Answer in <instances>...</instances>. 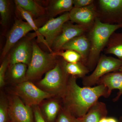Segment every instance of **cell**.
I'll return each instance as SVG.
<instances>
[{
  "label": "cell",
  "instance_id": "2e32d148",
  "mask_svg": "<svg viewBox=\"0 0 122 122\" xmlns=\"http://www.w3.org/2000/svg\"><path fill=\"white\" fill-rule=\"evenodd\" d=\"M52 98L44 100L39 106L47 122H56L62 106V102L59 99Z\"/></svg>",
  "mask_w": 122,
  "mask_h": 122
},
{
  "label": "cell",
  "instance_id": "1f68e13d",
  "mask_svg": "<svg viewBox=\"0 0 122 122\" xmlns=\"http://www.w3.org/2000/svg\"><path fill=\"white\" fill-rule=\"evenodd\" d=\"M119 122H122V115L119 119Z\"/></svg>",
  "mask_w": 122,
  "mask_h": 122
},
{
  "label": "cell",
  "instance_id": "d6a6232c",
  "mask_svg": "<svg viewBox=\"0 0 122 122\" xmlns=\"http://www.w3.org/2000/svg\"><path fill=\"white\" fill-rule=\"evenodd\" d=\"M119 71L122 72V66H121V68H120V69H119Z\"/></svg>",
  "mask_w": 122,
  "mask_h": 122
},
{
  "label": "cell",
  "instance_id": "5b68a950",
  "mask_svg": "<svg viewBox=\"0 0 122 122\" xmlns=\"http://www.w3.org/2000/svg\"><path fill=\"white\" fill-rule=\"evenodd\" d=\"M10 92L18 96L25 105L32 107L39 106L45 99L54 98L29 81L16 84Z\"/></svg>",
  "mask_w": 122,
  "mask_h": 122
},
{
  "label": "cell",
  "instance_id": "44dd1931",
  "mask_svg": "<svg viewBox=\"0 0 122 122\" xmlns=\"http://www.w3.org/2000/svg\"><path fill=\"white\" fill-rule=\"evenodd\" d=\"M73 7V0H54L51 5L50 13L51 16H55L62 13L69 12Z\"/></svg>",
  "mask_w": 122,
  "mask_h": 122
},
{
  "label": "cell",
  "instance_id": "30bf717a",
  "mask_svg": "<svg viewBox=\"0 0 122 122\" xmlns=\"http://www.w3.org/2000/svg\"><path fill=\"white\" fill-rule=\"evenodd\" d=\"M28 22L21 19H16L7 36L6 41L1 55L3 59L16 44L27 33L33 30Z\"/></svg>",
  "mask_w": 122,
  "mask_h": 122
},
{
  "label": "cell",
  "instance_id": "9c48e42d",
  "mask_svg": "<svg viewBox=\"0 0 122 122\" xmlns=\"http://www.w3.org/2000/svg\"><path fill=\"white\" fill-rule=\"evenodd\" d=\"M70 20L69 12L65 13L58 17L52 18L41 28H38L40 36L45 39V45L50 53H53L52 46L55 40L61 34L63 25Z\"/></svg>",
  "mask_w": 122,
  "mask_h": 122
},
{
  "label": "cell",
  "instance_id": "d6986e66",
  "mask_svg": "<svg viewBox=\"0 0 122 122\" xmlns=\"http://www.w3.org/2000/svg\"><path fill=\"white\" fill-rule=\"evenodd\" d=\"M28 66L22 63H17L8 67L9 77L14 84L26 81V74Z\"/></svg>",
  "mask_w": 122,
  "mask_h": 122
},
{
  "label": "cell",
  "instance_id": "484cf974",
  "mask_svg": "<svg viewBox=\"0 0 122 122\" xmlns=\"http://www.w3.org/2000/svg\"><path fill=\"white\" fill-rule=\"evenodd\" d=\"M10 3L7 0H0V23L3 26L7 25L10 15Z\"/></svg>",
  "mask_w": 122,
  "mask_h": 122
},
{
  "label": "cell",
  "instance_id": "ffe728a7",
  "mask_svg": "<svg viewBox=\"0 0 122 122\" xmlns=\"http://www.w3.org/2000/svg\"><path fill=\"white\" fill-rule=\"evenodd\" d=\"M16 6H19L28 12L33 17L39 16L45 14V8L33 0H15Z\"/></svg>",
  "mask_w": 122,
  "mask_h": 122
},
{
  "label": "cell",
  "instance_id": "cb8c5ba5",
  "mask_svg": "<svg viewBox=\"0 0 122 122\" xmlns=\"http://www.w3.org/2000/svg\"><path fill=\"white\" fill-rule=\"evenodd\" d=\"M57 56H59L68 63H76L81 62V55L74 51L67 50L65 51L55 52Z\"/></svg>",
  "mask_w": 122,
  "mask_h": 122
},
{
  "label": "cell",
  "instance_id": "9a60e30c",
  "mask_svg": "<svg viewBox=\"0 0 122 122\" xmlns=\"http://www.w3.org/2000/svg\"><path fill=\"white\" fill-rule=\"evenodd\" d=\"M103 85L108 89L110 95L112 90H119L117 95L113 99L114 102H117L122 95V72L118 71L111 72L101 78L97 85Z\"/></svg>",
  "mask_w": 122,
  "mask_h": 122
},
{
  "label": "cell",
  "instance_id": "4dcf8cb0",
  "mask_svg": "<svg viewBox=\"0 0 122 122\" xmlns=\"http://www.w3.org/2000/svg\"><path fill=\"white\" fill-rule=\"evenodd\" d=\"M107 122H119V120L114 117H107Z\"/></svg>",
  "mask_w": 122,
  "mask_h": 122
},
{
  "label": "cell",
  "instance_id": "603a6c76",
  "mask_svg": "<svg viewBox=\"0 0 122 122\" xmlns=\"http://www.w3.org/2000/svg\"><path fill=\"white\" fill-rule=\"evenodd\" d=\"M16 6L18 11H19L22 17L26 21V22L28 23L31 28H32L33 30L35 31L36 35L37 36L38 41V42H42L45 45V39L42 38L40 36L38 32V28L36 25L33 19V17L32 15L28 12L24 10L20 7L18 6Z\"/></svg>",
  "mask_w": 122,
  "mask_h": 122
},
{
  "label": "cell",
  "instance_id": "4316f807",
  "mask_svg": "<svg viewBox=\"0 0 122 122\" xmlns=\"http://www.w3.org/2000/svg\"><path fill=\"white\" fill-rule=\"evenodd\" d=\"M55 122H79L78 118L73 116L62 106Z\"/></svg>",
  "mask_w": 122,
  "mask_h": 122
},
{
  "label": "cell",
  "instance_id": "7a4b0ae2",
  "mask_svg": "<svg viewBox=\"0 0 122 122\" xmlns=\"http://www.w3.org/2000/svg\"><path fill=\"white\" fill-rule=\"evenodd\" d=\"M121 25H110L103 23L97 18L87 34L90 49L86 66L90 71H93L104 50L110 37L116 30L122 28Z\"/></svg>",
  "mask_w": 122,
  "mask_h": 122
},
{
  "label": "cell",
  "instance_id": "7402d4cb",
  "mask_svg": "<svg viewBox=\"0 0 122 122\" xmlns=\"http://www.w3.org/2000/svg\"><path fill=\"white\" fill-rule=\"evenodd\" d=\"M65 68L68 74L77 78H84L90 71L86 66L81 62L76 63H68L66 62Z\"/></svg>",
  "mask_w": 122,
  "mask_h": 122
},
{
  "label": "cell",
  "instance_id": "3957f363",
  "mask_svg": "<svg viewBox=\"0 0 122 122\" xmlns=\"http://www.w3.org/2000/svg\"><path fill=\"white\" fill-rule=\"evenodd\" d=\"M66 63L62 58L58 59L54 68L46 73L36 86L54 98L62 99L65 94L70 76L66 71Z\"/></svg>",
  "mask_w": 122,
  "mask_h": 122
},
{
  "label": "cell",
  "instance_id": "f1b7e54d",
  "mask_svg": "<svg viewBox=\"0 0 122 122\" xmlns=\"http://www.w3.org/2000/svg\"><path fill=\"white\" fill-rule=\"evenodd\" d=\"M35 122H47L42 113L39 106L32 107Z\"/></svg>",
  "mask_w": 122,
  "mask_h": 122
},
{
  "label": "cell",
  "instance_id": "52a82bcc",
  "mask_svg": "<svg viewBox=\"0 0 122 122\" xmlns=\"http://www.w3.org/2000/svg\"><path fill=\"white\" fill-rule=\"evenodd\" d=\"M97 18L110 25L122 24V0H95Z\"/></svg>",
  "mask_w": 122,
  "mask_h": 122
},
{
  "label": "cell",
  "instance_id": "d4e9b609",
  "mask_svg": "<svg viewBox=\"0 0 122 122\" xmlns=\"http://www.w3.org/2000/svg\"><path fill=\"white\" fill-rule=\"evenodd\" d=\"M9 102L7 96L1 94L0 122H11L9 113Z\"/></svg>",
  "mask_w": 122,
  "mask_h": 122
},
{
  "label": "cell",
  "instance_id": "8992f818",
  "mask_svg": "<svg viewBox=\"0 0 122 122\" xmlns=\"http://www.w3.org/2000/svg\"><path fill=\"white\" fill-rule=\"evenodd\" d=\"M122 66V61L120 59L102 54L93 72L82 79V84L84 86L97 85L101 78L109 73L119 71Z\"/></svg>",
  "mask_w": 122,
  "mask_h": 122
},
{
  "label": "cell",
  "instance_id": "83f0119b",
  "mask_svg": "<svg viewBox=\"0 0 122 122\" xmlns=\"http://www.w3.org/2000/svg\"><path fill=\"white\" fill-rule=\"evenodd\" d=\"M9 67L8 57L4 59L0 67V87L4 86L5 84V74L7 68Z\"/></svg>",
  "mask_w": 122,
  "mask_h": 122
},
{
  "label": "cell",
  "instance_id": "277c9868",
  "mask_svg": "<svg viewBox=\"0 0 122 122\" xmlns=\"http://www.w3.org/2000/svg\"><path fill=\"white\" fill-rule=\"evenodd\" d=\"M32 45V56L26 74V81L32 82L39 79L45 73L54 68L58 59L54 52H45L36 43L33 42Z\"/></svg>",
  "mask_w": 122,
  "mask_h": 122
},
{
  "label": "cell",
  "instance_id": "ac0fdd59",
  "mask_svg": "<svg viewBox=\"0 0 122 122\" xmlns=\"http://www.w3.org/2000/svg\"><path fill=\"white\" fill-rule=\"evenodd\" d=\"M103 51L105 54L114 55L122 61V32L113 33Z\"/></svg>",
  "mask_w": 122,
  "mask_h": 122
},
{
  "label": "cell",
  "instance_id": "836d02e7",
  "mask_svg": "<svg viewBox=\"0 0 122 122\" xmlns=\"http://www.w3.org/2000/svg\"><path fill=\"white\" fill-rule=\"evenodd\" d=\"M122 28H121V29H122Z\"/></svg>",
  "mask_w": 122,
  "mask_h": 122
},
{
  "label": "cell",
  "instance_id": "4fadbf2b",
  "mask_svg": "<svg viewBox=\"0 0 122 122\" xmlns=\"http://www.w3.org/2000/svg\"><path fill=\"white\" fill-rule=\"evenodd\" d=\"M30 40L25 38L14 48L8 57L9 67L17 63H24L28 66L29 65L33 53L32 43Z\"/></svg>",
  "mask_w": 122,
  "mask_h": 122
},
{
  "label": "cell",
  "instance_id": "7c38bea8",
  "mask_svg": "<svg viewBox=\"0 0 122 122\" xmlns=\"http://www.w3.org/2000/svg\"><path fill=\"white\" fill-rule=\"evenodd\" d=\"M89 29L77 24H74L70 21L63 25L61 34L54 41L52 49L56 52L60 51L66 44L75 38L86 33Z\"/></svg>",
  "mask_w": 122,
  "mask_h": 122
},
{
  "label": "cell",
  "instance_id": "5bb4252c",
  "mask_svg": "<svg viewBox=\"0 0 122 122\" xmlns=\"http://www.w3.org/2000/svg\"><path fill=\"white\" fill-rule=\"evenodd\" d=\"M87 33L68 42L62 47L60 51L70 50L76 51L81 55L82 58V62L86 65L90 49V43Z\"/></svg>",
  "mask_w": 122,
  "mask_h": 122
},
{
  "label": "cell",
  "instance_id": "e0dca14e",
  "mask_svg": "<svg viewBox=\"0 0 122 122\" xmlns=\"http://www.w3.org/2000/svg\"><path fill=\"white\" fill-rule=\"evenodd\" d=\"M108 113L105 103L98 101L92 107L87 113L78 118L79 122H99L101 118L106 117Z\"/></svg>",
  "mask_w": 122,
  "mask_h": 122
},
{
  "label": "cell",
  "instance_id": "6da1fadb",
  "mask_svg": "<svg viewBox=\"0 0 122 122\" xmlns=\"http://www.w3.org/2000/svg\"><path fill=\"white\" fill-rule=\"evenodd\" d=\"M77 79L70 75L67 89L61 100L62 106L79 118L87 113L100 97L108 98L110 95L104 85L81 87L77 84Z\"/></svg>",
  "mask_w": 122,
  "mask_h": 122
},
{
  "label": "cell",
  "instance_id": "ba28073f",
  "mask_svg": "<svg viewBox=\"0 0 122 122\" xmlns=\"http://www.w3.org/2000/svg\"><path fill=\"white\" fill-rule=\"evenodd\" d=\"M7 96L11 122H35L32 107L25 105L18 96L11 92Z\"/></svg>",
  "mask_w": 122,
  "mask_h": 122
},
{
  "label": "cell",
  "instance_id": "f546056e",
  "mask_svg": "<svg viewBox=\"0 0 122 122\" xmlns=\"http://www.w3.org/2000/svg\"><path fill=\"white\" fill-rule=\"evenodd\" d=\"M95 1L94 0H73V6L75 8H84L93 4Z\"/></svg>",
  "mask_w": 122,
  "mask_h": 122
},
{
  "label": "cell",
  "instance_id": "8fae6325",
  "mask_svg": "<svg viewBox=\"0 0 122 122\" xmlns=\"http://www.w3.org/2000/svg\"><path fill=\"white\" fill-rule=\"evenodd\" d=\"M69 15L70 21L90 30L93 25L97 18L95 3L84 8L73 7L69 12Z\"/></svg>",
  "mask_w": 122,
  "mask_h": 122
}]
</instances>
